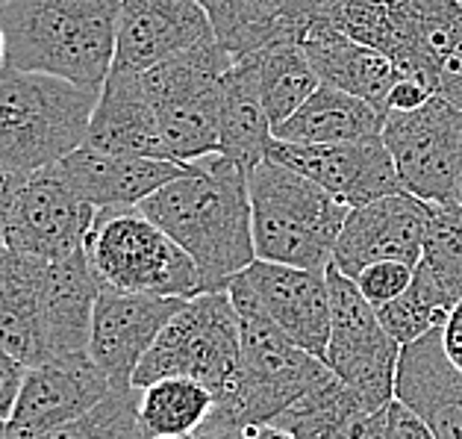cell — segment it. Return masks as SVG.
I'll use <instances>...</instances> for the list:
<instances>
[{"instance_id":"1","label":"cell","mask_w":462,"mask_h":439,"mask_svg":"<svg viewBox=\"0 0 462 439\" xmlns=\"http://www.w3.org/2000/svg\"><path fill=\"white\" fill-rule=\"evenodd\" d=\"M139 210L191 257L200 289H227L256 260L247 174L224 154L189 163Z\"/></svg>"},{"instance_id":"2","label":"cell","mask_w":462,"mask_h":439,"mask_svg":"<svg viewBox=\"0 0 462 439\" xmlns=\"http://www.w3.org/2000/svg\"><path fill=\"white\" fill-rule=\"evenodd\" d=\"M121 0H6V65L100 89L116 62Z\"/></svg>"},{"instance_id":"3","label":"cell","mask_w":462,"mask_h":439,"mask_svg":"<svg viewBox=\"0 0 462 439\" xmlns=\"http://www.w3.org/2000/svg\"><path fill=\"white\" fill-rule=\"evenodd\" d=\"M227 292L239 316V371L227 398L216 404L209 419L242 431L272 422L324 375L327 366L321 357L307 354L277 328L245 275H236Z\"/></svg>"},{"instance_id":"4","label":"cell","mask_w":462,"mask_h":439,"mask_svg":"<svg viewBox=\"0 0 462 439\" xmlns=\"http://www.w3.org/2000/svg\"><path fill=\"white\" fill-rule=\"evenodd\" d=\"M100 89L0 65V172L30 177L86 142Z\"/></svg>"},{"instance_id":"5","label":"cell","mask_w":462,"mask_h":439,"mask_svg":"<svg viewBox=\"0 0 462 439\" xmlns=\"http://www.w3.org/2000/svg\"><path fill=\"white\" fill-rule=\"evenodd\" d=\"M256 260L324 272L351 207L307 174L265 156L247 172Z\"/></svg>"},{"instance_id":"6","label":"cell","mask_w":462,"mask_h":439,"mask_svg":"<svg viewBox=\"0 0 462 439\" xmlns=\"http://www.w3.org/2000/svg\"><path fill=\"white\" fill-rule=\"evenodd\" d=\"M233 62L230 51L212 36L139 71L165 160L189 165L200 156L218 154L221 77Z\"/></svg>"},{"instance_id":"7","label":"cell","mask_w":462,"mask_h":439,"mask_svg":"<svg viewBox=\"0 0 462 439\" xmlns=\"http://www.w3.org/2000/svg\"><path fill=\"white\" fill-rule=\"evenodd\" d=\"M239 371V316L227 289L186 298L133 371V387L144 389L162 378H191L216 404L227 398Z\"/></svg>"},{"instance_id":"8","label":"cell","mask_w":462,"mask_h":439,"mask_svg":"<svg viewBox=\"0 0 462 439\" xmlns=\"http://www.w3.org/2000/svg\"><path fill=\"white\" fill-rule=\"evenodd\" d=\"M86 254L100 286L162 298L204 292L191 257L139 207L97 210L86 236Z\"/></svg>"},{"instance_id":"9","label":"cell","mask_w":462,"mask_h":439,"mask_svg":"<svg viewBox=\"0 0 462 439\" xmlns=\"http://www.w3.org/2000/svg\"><path fill=\"white\" fill-rule=\"evenodd\" d=\"M324 275L330 289V340L324 345L321 363L354 389L368 413H377L394 398L401 345L386 333L377 310L363 298L351 277H345L333 263Z\"/></svg>"},{"instance_id":"10","label":"cell","mask_w":462,"mask_h":439,"mask_svg":"<svg viewBox=\"0 0 462 439\" xmlns=\"http://www.w3.org/2000/svg\"><path fill=\"white\" fill-rule=\"evenodd\" d=\"M383 145L389 148L403 192L427 204L457 201L462 177V109L433 95L421 107L389 112L383 124Z\"/></svg>"},{"instance_id":"11","label":"cell","mask_w":462,"mask_h":439,"mask_svg":"<svg viewBox=\"0 0 462 439\" xmlns=\"http://www.w3.org/2000/svg\"><path fill=\"white\" fill-rule=\"evenodd\" d=\"M95 207L71 192L56 165L24 177L9 212L4 248L30 260H62L86 248Z\"/></svg>"},{"instance_id":"12","label":"cell","mask_w":462,"mask_h":439,"mask_svg":"<svg viewBox=\"0 0 462 439\" xmlns=\"http://www.w3.org/2000/svg\"><path fill=\"white\" fill-rule=\"evenodd\" d=\"M32 295L42 363L88 354L100 280L86 248L62 260H32Z\"/></svg>"},{"instance_id":"13","label":"cell","mask_w":462,"mask_h":439,"mask_svg":"<svg viewBox=\"0 0 462 439\" xmlns=\"http://www.w3.org/2000/svg\"><path fill=\"white\" fill-rule=\"evenodd\" d=\"M116 389L92 357H65L27 366L15 407L6 419L9 439H39L74 422Z\"/></svg>"},{"instance_id":"14","label":"cell","mask_w":462,"mask_h":439,"mask_svg":"<svg viewBox=\"0 0 462 439\" xmlns=\"http://www.w3.org/2000/svg\"><path fill=\"white\" fill-rule=\"evenodd\" d=\"M186 298H162L148 292H118L100 286L92 313L88 357L116 389L133 387V371Z\"/></svg>"},{"instance_id":"15","label":"cell","mask_w":462,"mask_h":439,"mask_svg":"<svg viewBox=\"0 0 462 439\" xmlns=\"http://www.w3.org/2000/svg\"><path fill=\"white\" fill-rule=\"evenodd\" d=\"M427 224L430 204L410 192H394L371 204L351 207L333 248V266L351 280L377 260L415 266L421 260Z\"/></svg>"},{"instance_id":"16","label":"cell","mask_w":462,"mask_h":439,"mask_svg":"<svg viewBox=\"0 0 462 439\" xmlns=\"http://www.w3.org/2000/svg\"><path fill=\"white\" fill-rule=\"evenodd\" d=\"M307 174L345 207H363L377 198L403 192L398 168L380 139L342 145H291L272 139L268 154Z\"/></svg>"},{"instance_id":"17","label":"cell","mask_w":462,"mask_h":439,"mask_svg":"<svg viewBox=\"0 0 462 439\" xmlns=\"http://www.w3.org/2000/svg\"><path fill=\"white\" fill-rule=\"evenodd\" d=\"M216 36L198 0H121L116 69L148 71L198 42Z\"/></svg>"},{"instance_id":"18","label":"cell","mask_w":462,"mask_h":439,"mask_svg":"<svg viewBox=\"0 0 462 439\" xmlns=\"http://www.w3.org/2000/svg\"><path fill=\"white\" fill-rule=\"evenodd\" d=\"M324 272L265 260H254L242 272L277 328L312 357H321L330 340V289Z\"/></svg>"},{"instance_id":"19","label":"cell","mask_w":462,"mask_h":439,"mask_svg":"<svg viewBox=\"0 0 462 439\" xmlns=\"http://www.w3.org/2000/svg\"><path fill=\"white\" fill-rule=\"evenodd\" d=\"M186 165L156 156H133V154H106L80 145L69 156L56 163V172L71 186L77 198L95 210L106 207H139L168 180H174Z\"/></svg>"},{"instance_id":"20","label":"cell","mask_w":462,"mask_h":439,"mask_svg":"<svg viewBox=\"0 0 462 439\" xmlns=\"http://www.w3.org/2000/svg\"><path fill=\"white\" fill-rule=\"evenodd\" d=\"M394 398L419 413L436 439H462V371L445 354L442 328L401 345Z\"/></svg>"},{"instance_id":"21","label":"cell","mask_w":462,"mask_h":439,"mask_svg":"<svg viewBox=\"0 0 462 439\" xmlns=\"http://www.w3.org/2000/svg\"><path fill=\"white\" fill-rule=\"evenodd\" d=\"M291 36L307 53L312 69L319 71L321 83L345 89V92L368 100L383 116H389L386 100L392 86L401 80V71L386 53L345 36L342 30L324 24V21H303L291 30Z\"/></svg>"},{"instance_id":"22","label":"cell","mask_w":462,"mask_h":439,"mask_svg":"<svg viewBox=\"0 0 462 439\" xmlns=\"http://www.w3.org/2000/svg\"><path fill=\"white\" fill-rule=\"evenodd\" d=\"M83 145L106 154L165 160L160 127H156L153 107L142 89L139 71H124L112 65L104 86H100Z\"/></svg>"},{"instance_id":"23","label":"cell","mask_w":462,"mask_h":439,"mask_svg":"<svg viewBox=\"0 0 462 439\" xmlns=\"http://www.w3.org/2000/svg\"><path fill=\"white\" fill-rule=\"evenodd\" d=\"M386 116L345 89L321 83L291 116L274 127V139L291 145H342L380 139Z\"/></svg>"},{"instance_id":"24","label":"cell","mask_w":462,"mask_h":439,"mask_svg":"<svg viewBox=\"0 0 462 439\" xmlns=\"http://www.w3.org/2000/svg\"><path fill=\"white\" fill-rule=\"evenodd\" d=\"M272 121L263 107L256 80L254 56L236 60L221 77V107H218V154L247 174L265 160L272 145Z\"/></svg>"},{"instance_id":"25","label":"cell","mask_w":462,"mask_h":439,"mask_svg":"<svg viewBox=\"0 0 462 439\" xmlns=\"http://www.w3.org/2000/svg\"><path fill=\"white\" fill-rule=\"evenodd\" d=\"M368 410L354 396V389L345 387L327 369L315 384H310L295 401L286 404L268 425L295 439H347V431Z\"/></svg>"},{"instance_id":"26","label":"cell","mask_w":462,"mask_h":439,"mask_svg":"<svg viewBox=\"0 0 462 439\" xmlns=\"http://www.w3.org/2000/svg\"><path fill=\"white\" fill-rule=\"evenodd\" d=\"M251 56L256 62L259 95H263V107L274 133L277 124H283L321 86V77L312 69L307 53L300 51L295 36H280Z\"/></svg>"},{"instance_id":"27","label":"cell","mask_w":462,"mask_h":439,"mask_svg":"<svg viewBox=\"0 0 462 439\" xmlns=\"http://www.w3.org/2000/svg\"><path fill=\"white\" fill-rule=\"evenodd\" d=\"M212 410L216 396L191 378H162L139 389V419L148 439H189Z\"/></svg>"},{"instance_id":"28","label":"cell","mask_w":462,"mask_h":439,"mask_svg":"<svg viewBox=\"0 0 462 439\" xmlns=\"http://www.w3.org/2000/svg\"><path fill=\"white\" fill-rule=\"evenodd\" d=\"M0 348L24 366L42 363L32 260L6 248H0Z\"/></svg>"},{"instance_id":"29","label":"cell","mask_w":462,"mask_h":439,"mask_svg":"<svg viewBox=\"0 0 462 439\" xmlns=\"http://www.w3.org/2000/svg\"><path fill=\"white\" fill-rule=\"evenodd\" d=\"M457 307V298L427 272V266L415 263L410 286L398 298L377 307V319L398 345H410L427 331L442 328L448 313Z\"/></svg>"},{"instance_id":"30","label":"cell","mask_w":462,"mask_h":439,"mask_svg":"<svg viewBox=\"0 0 462 439\" xmlns=\"http://www.w3.org/2000/svg\"><path fill=\"white\" fill-rule=\"evenodd\" d=\"M39 439H148L139 419V389H112L92 410Z\"/></svg>"},{"instance_id":"31","label":"cell","mask_w":462,"mask_h":439,"mask_svg":"<svg viewBox=\"0 0 462 439\" xmlns=\"http://www.w3.org/2000/svg\"><path fill=\"white\" fill-rule=\"evenodd\" d=\"M419 263L427 266V272L457 301L462 298V204H430V224Z\"/></svg>"},{"instance_id":"32","label":"cell","mask_w":462,"mask_h":439,"mask_svg":"<svg viewBox=\"0 0 462 439\" xmlns=\"http://www.w3.org/2000/svg\"><path fill=\"white\" fill-rule=\"evenodd\" d=\"M198 4L207 9L216 39L230 51L233 60L254 53V36L251 24H247L245 0H198Z\"/></svg>"},{"instance_id":"33","label":"cell","mask_w":462,"mask_h":439,"mask_svg":"<svg viewBox=\"0 0 462 439\" xmlns=\"http://www.w3.org/2000/svg\"><path fill=\"white\" fill-rule=\"evenodd\" d=\"M415 266L410 263H401V260H377L365 266L363 272L354 277L356 289L363 292V298L371 304V307H383L401 295L403 289L410 286Z\"/></svg>"},{"instance_id":"34","label":"cell","mask_w":462,"mask_h":439,"mask_svg":"<svg viewBox=\"0 0 462 439\" xmlns=\"http://www.w3.org/2000/svg\"><path fill=\"white\" fill-rule=\"evenodd\" d=\"M286 6L289 0H245L247 24H251V36H254V53L280 36H291L283 18Z\"/></svg>"},{"instance_id":"35","label":"cell","mask_w":462,"mask_h":439,"mask_svg":"<svg viewBox=\"0 0 462 439\" xmlns=\"http://www.w3.org/2000/svg\"><path fill=\"white\" fill-rule=\"evenodd\" d=\"M389 427L394 439H436L433 427L427 425L415 410H410L407 404H401L398 398L389 401Z\"/></svg>"},{"instance_id":"36","label":"cell","mask_w":462,"mask_h":439,"mask_svg":"<svg viewBox=\"0 0 462 439\" xmlns=\"http://www.w3.org/2000/svg\"><path fill=\"white\" fill-rule=\"evenodd\" d=\"M24 371H27L24 363H18L13 354H6L4 348H0V416H4V419H9V413L15 407Z\"/></svg>"},{"instance_id":"37","label":"cell","mask_w":462,"mask_h":439,"mask_svg":"<svg viewBox=\"0 0 462 439\" xmlns=\"http://www.w3.org/2000/svg\"><path fill=\"white\" fill-rule=\"evenodd\" d=\"M430 98H433L430 86L421 83V80H415V77H403L401 74V80L394 83L392 92H389L386 109L389 112H407V109L421 107L424 100H430Z\"/></svg>"},{"instance_id":"38","label":"cell","mask_w":462,"mask_h":439,"mask_svg":"<svg viewBox=\"0 0 462 439\" xmlns=\"http://www.w3.org/2000/svg\"><path fill=\"white\" fill-rule=\"evenodd\" d=\"M442 345L450 363L462 371V298L457 301V307L448 313V319L442 324Z\"/></svg>"},{"instance_id":"39","label":"cell","mask_w":462,"mask_h":439,"mask_svg":"<svg viewBox=\"0 0 462 439\" xmlns=\"http://www.w3.org/2000/svg\"><path fill=\"white\" fill-rule=\"evenodd\" d=\"M389 407V404H386ZM386 407L377 413H365L354 422V427L347 431V439H394L389 427V413Z\"/></svg>"},{"instance_id":"40","label":"cell","mask_w":462,"mask_h":439,"mask_svg":"<svg viewBox=\"0 0 462 439\" xmlns=\"http://www.w3.org/2000/svg\"><path fill=\"white\" fill-rule=\"evenodd\" d=\"M21 183H24V177L0 172V245H4V230H6L9 212H13V204H15V195H18Z\"/></svg>"},{"instance_id":"41","label":"cell","mask_w":462,"mask_h":439,"mask_svg":"<svg viewBox=\"0 0 462 439\" xmlns=\"http://www.w3.org/2000/svg\"><path fill=\"white\" fill-rule=\"evenodd\" d=\"M327 4V0H289L286 6V27L289 33L295 30L298 24H303V21H312L315 15H319V9Z\"/></svg>"},{"instance_id":"42","label":"cell","mask_w":462,"mask_h":439,"mask_svg":"<svg viewBox=\"0 0 462 439\" xmlns=\"http://www.w3.org/2000/svg\"><path fill=\"white\" fill-rule=\"evenodd\" d=\"M189 439H242V434H239V431H233V427H224V425H218V422L207 419V425L200 427L198 434H191Z\"/></svg>"},{"instance_id":"43","label":"cell","mask_w":462,"mask_h":439,"mask_svg":"<svg viewBox=\"0 0 462 439\" xmlns=\"http://www.w3.org/2000/svg\"><path fill=\"white\" fill-rule=\"evenodd\" d=\"M242 439H295L283 431H277L272 425H254V427H242Z\"/></svg>"},{"instance_id":"44","label":"cell","mask_w":462,"mask_h":439,"mask_svg":"<svg viewBox=\"0 0 462 439\" xmlns=\"http://www.w3.org/2000/svg\"><path fill=\"white\" fill-rule=\"evenodd\" d=\"M0 65H6V36H4V27H0Z\"/></svg>"},{"instance_id":"45","label":"cell","mask_w":462,"mask_h":439,"mask_svg":"<svg viewBox=\"0 0 462 439\" xmlns=\"http://www.w3.org/2000/svg\"><path fill=\"white\" fill-rule=\"evenodd\" d=\"M457 204H462V177H459V189H457Z\"/></svg>"},{"instance_id":"46","label":"cell","mask_w":462,"mask_h":439,"mask_svg":"<svg viewBox=\"0 0 462 439\" xmlns=\"http://www.w3.org/2000/svg\"><path fill=\"white\" fill-rule=\"evenodd\" d=\"M4 4H6V0H0V6H4Z\"/></svg>"},{"instance_id":"47","label":"cell","mask_w":462,"mask_h":439,"mask_svg":"<svg viewBox=\"0 0 462 439\" xmlns=\"http://www.w3.org/2000/svg\"><path fill=\"white\" fill-rule=\"evenodd\" d=\"M0 248H4V245H0Z\"/></svg>"},{"instance_id":"48","label":"cell","mask_w":462,"mask_h":439,"mask_svg":"<svg viewBox=\"0 0 462 439\" xmlns=\"http://www.w3.org/2000/svg\"><path fill=\"white\" fill-rule=\"evenodd\" d=\"M459 4H462V0H459Z\"/></svg>"}]
</instances>
